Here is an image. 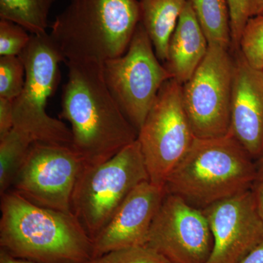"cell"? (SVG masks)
<instances>
[{"label":"cell","instance_id":"cell-29","mask_svg":"<svg viewBox=\"0 0 263 263\" xmlns=\"http://www.w3.org/2000/svg\"><path fill=\"white\" fill-rule=\"evenodd\" d=\"M0 263H36L27 259L16 258L0 249Z\"/></svg>","mask_w":263,"mask_h":263},{"label":"cell","instance_id":"cell-6","mask_svg":"<svg viewBox=\"0 0 263 263\" xmlns=\"http://www.w3.org/2000/svg\"><path fill=\"white\" fill-rule=\"evenodd\" d=\"M149 181L138 139L103 163L84 166L71 211L94 240L121 204L140 183Z\"/></svg>","mask_w":263,"mask_h":263},{"label":"cell","instance_id":"cell-1","mask_svg":"<svg viewBox=\"0 0 263 263\" xmlns=\"http://www.w3.org/2000/svg\"><path fill=\"white\" fill-rule=\"evenodd\" d=\"M65 64L68 72L62 86L60 118L70 123L71 148L84 166L103 163L137 141L138 132L110 93L103 62Z\"/></svg>","mask_w":263,"mask_h":263},{"label":"cell","instance_id":"cell-11","mask_svg":"<svg viewBox=\"0 0 263 263\" xmlns=\"http://www.w3.org/2000/svg\"><path fill=\"white\" fill-rule=\"evenodd\" d=\"M146 246L172 263H206L214 238L206 216L177 195L166 193Z\"/></svg>","mask_w":263,"mask_h":263},{"label":"cell","instance_id":"cell-18","mask_svg":"<svg viewBox=\"0 0 263 263\" xmlns=\"http://www.w3.org/2000/svg\"><path fill=\"white\" fill-rule=\"evenodd\" d=\"M209 43L229 48L230 10L228 0H189Z\"/></svg>","mask_w":263,"mask_h":263},{"label":"cell","instance_id":"cell-2","mask_svg":"<svg viewBox=\"0 0 263 263\" xmlns=\"http://www.w3.org/2000/svg\"><path fill=\"white\" fill-rule=\"evenodd\" d=\"M0 249L36 263H86L93 240L72 212L34 205L12 190L1 195Z\"/></svg>","mask_w":263,"mask_h":263},{"label":"cell","instance_id":"cell-26","mask_svg":"<svg viewBox=\"0 0 263 263\" xmlns=\"http://www.w3.org/2000/svg\"><path fill=\"white\" fill-rule=\"evenodd\" d=\"M252 191L257 212L263 219V180L256 181L252 186Z\"/></svg>","mask_w":263,"mask_h":263},{"label":"cell","instance_id":"cell-3","mask_svg":"<svg viewBox=\"0 0 263 263\" xmlns=\"http://www.w3.org/2000/svg\"><path fill=\"white\" fill-rule=\"evenodd\" d=\"M257 179L255 161L231 134L196 138L170 174L166 193L203 210L251 190Z\"/></svg>","mask_w":263,"mask_h":263},{"label":"cell","instance_id":"cell-19","mask_svg":"<svg viewBox=\"0 0 263 263\" xmlns=\"http://www.w3.org/2000/svg\"><path fill=\"white\" fill-rule=\"evenodd\" d=\"M32 143L28 136L15 128L0 137V195L12 187Z\"/></svg>","mask_w":263,"mask_h":263},{"label":"cell","instance_id":"cell-8","mask_svg":"<svg viewBox=\"0 0 263 263\" xmlns=\"http://www.w3.org/2000/svg\"><path fill=\"white\" fill-rule=\"evenodd\" d=\"M103 72L110 93L138 132L162 85L173 79L141 23L125 53L103 62Z\"/></svg>","mask_w":263,"mask_h":263},{"label":"cell","instance_id":"cell-23","mask_svg":"<svg viewBox=\"0 0 263 263\" xmlns=\"http://www.w3.org/2000/svg\"><path fill=\"white\" fill-rule=\"evenodd\" d=\"M32 34L22 26L0 19V56H19L27 47Z\"/></svg>","mask_w":263,"mask_h":263},{"label":"cell","instance_id":"cell-27","mask_svg":"<svg viewBox=\"0 0 263 263\" xmlns=\"http://www.w3.org/2000/svg\"><path fill=\"white\" fill-rule=\"evenodd\" d=\"M239 263H263V240L254 247Z\"/></svg>","mask_w":263,"mask_h":263},{"label":"cell","instance_id":"cell-17","mask_svg":"<svg viewBox=\"0 0 263 263\" xmlns=\"http://www.w3.org/2000/svg\"><path fill=\"white\" fill-rule=\"evenodd\" d=\"M56 0H0V19L24 27L31 34L47 32L48 15Z\"/></svg>","mask_w":263,"mask_h":263},{"label":"cell","instance_id":"cell-16","mask_svg":"<svg viewBox=\"0 0 263 263\" xmlns=\"http://www.w3.org/2000/svg\"><path fill=\"white\" fill-rule=\"evenodd\" d=\"M188 0H138L141 20L156 55L165 62L170 39Z\"/></svg>","mask_w":263,"mask_h":263},{"label":"cell","instance_id":"cell-15","mask_svg":"<svg viewBox=\"0 0 263 263\" xmlns=\"http://www.w3.org/2000/svg\"><path fill=\"white\" fill-rule=\"evenodd\" d=\"M209 42L189 0L168 45L164 66L173 79L184 84L206 55Z\"/></svg>","mask_w":263,"mask_h":263},{"label":"cell","instance_id":"cell-9","mask_svg":"<svg viewBox=\"0 0 263 263\" xmlns=\"http://www.w3.org/2000/svg\"><path fill=\"white\" fill-rule=\"evenodd\" d=\"M228 48L209 43L205 58L183 84V107L196 138L230 134L235 59Z\"/></svg>","mask_w":263,"mask_h":263},{"label":"cell","instance_id":"cell-7","mask_svg":"<svg viewBox=\"0 0 263 263\" xmlns=\"http://www.w3.org/2000/svg\"><path fill=\"white\" fill-rule=\"evenodd\" d=\"M182 86L174 79L166 81L138 130L149 181L161 187L196 138L183 107Z\"/></svg>","mask_w":263,"mask_h":263},{"label":"cell","instance_id":"cell-14","mask_svg":"<svg viewBox=\"0 0 263 263\" xmlns=\"http://www.w3.org/2000/svg\"><path fill=\"white\" fill-rule=\"evenodd\" d=\"M236 51L230 134L257 161L263 155V70L251 67Z\"/></svg>","mask_w":263,"mask_h":263},{"label":"cell","instance_id":"cell-22","mask_svg":"<svg viewBox=\"0 0 263 263\" xmlns=\"http://www.w3.org/2000/svg\"><path fill=\"white\" fill-rule=\"evenodd\" d=\"M86 263H172L147 246L111 251L91 258Z\"/></svg>","mask_w":263,"mask_h":263},{"label":"cell","instance_id":"cell-20","mask_svg":"<svg viewBox=\"0 0 263 263\" xmlns=\"http://www.w3.org/2000/svg\"><path fill=\"white\" fill-rule=\"evenodd\" d=\"M239 50L251 67L263 70V13L249 19L242 32Z\"/></svg>","mask_w":263,"mask_h":263},{"label":"cell","instance_id":"cell-13","mask_svg":"<svg viewBox=\"0 0 263 263\" xmlns=\"http://www.w3.org/2000/svg\"><path fill=\"white\" fill-rule=\"evenodd\" d=\"M165 194L164 187L150 181L137 186L93 240L92 258L117 249L146 246Z\"/></svg>","mask_w":263,"mask_h":263},{"label":"cell","instance_id":"cell-4","mask_svg":"<svg viewBox=\"0 0 263 263\" xmlns=\"http://www.w3.org/2000/svg\"><path fill=\"white\" fill-rule=\"evenodd\" d=\"M140 20L138 0H71L49 35L65 62H104L125 53Z\"/></svg>","mask_w":263,"mask_h":263},{"label":"cell","instance_id":"cell-28","mask_svg":"<svg viewBox=\"0 0 263 263\" xmlns=\"http://www.w3.org/2000/svg\"><path fill=\"white\" fill-rule=\"evenodd\" d=\"M248 13L249 18L262 14L263 0H248Z\"/></svg>","mask_w":263,"mask_h":263},{"label":"cell","instance_id":"cell-12","mask_svg":"<svg viewBox=\"0 0 263 263\" xmlns=\"http://www.w3.org/2000/svg\"><path fill=\"white\" fill-rule=\"evenodd\" d=\"M202 212L214 238L206 263H239L263 240V219L252 189L215 202Z\"/></svg>","mask_w":263,"mask_h":263},{"label":"cell","instance_id":"cell-30","mask_svg":"<svg viewBox=\"0 0 263 263\" xmlns=\"http://www.w3.org/2000/svg\"><path fill=\"white\" fill-rule=\"evenodd\" d=\"M256 169H257V179L256 181L263 180V155L255 161Z\"/></svg>","mask_w":263,"mask_h":263},{"label":"cell","instance_id":"cell-25","mask_svg":"<svg viewBox=\"0 0 263 263\" xmlns=\"http://www.w3.org/2000/svg\"><path fill=\"white\" fill-rule=\"evenodd\" d=\"M13 124V100L0 98V137L11 130Z\"/></svg>","mask_w":263,"mask_h":263},{"label":"cell","instance_id":"cell-10","mask_svg":"<svg viewBox=\"0 0 263 263\" xmlns=\"http://www.w3.org/2000/svg\"><path fill=\"white\" fill-rule=\"evenodd\" d=\"M83 167L70 146L33 143L12 190L34 205L71 213L72 193Z\"/></svg>","mask_w":263,"mask_h":263},{"label":"cell","instance_id":"cell-5","mask_svg":"<svg viewBox=\"0 0 263 263\" xmlns=\"http://www.w3.org/2000/svg\"><path fill=\"white\" fill-rule=\"evenodd\" d=\"M18 57L25 67V83L22 93L13 100V128L33 143L71 147L70 128L46 112L48 100L60 84V64L65 62V57L48 32L32 34Z\"/></svg>","mask_w":263,"mask_h":263},{"label":"cell","instance_id":"cell-24","mask_svg":"<svg viewBox=\"0 0 263 263\" xmlns=\"http://www.w3.org/2000/svg\"><path fill=\"white\" fill-rule=\"evenodd\" d=\"M230 18V46L239 50L240 38L249 19L248 0H228Z\"/></svg>","mask_w":263,"mask_h":263},{"label":"cell","instance_id":"cell-21","mask_svg":"<svg viewBox=\"0 0 263 263\" xmlns=\"http://www.w3.org/2000/svg\"><path fill=\"white\" fill-rule=\"evenodd\" d=\"M25 67L20 57H0V98L14 100L23 90Z\"/></svg>","mask_w":263,"mask_h":263}]
</instances>
